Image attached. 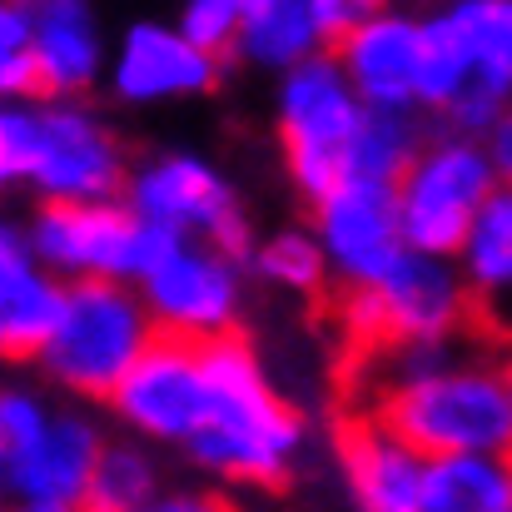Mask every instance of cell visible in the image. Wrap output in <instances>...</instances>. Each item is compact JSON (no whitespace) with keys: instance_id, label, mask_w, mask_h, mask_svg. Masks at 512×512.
I'll list each match as a JSON object with an SVG mask.
<instances>
[{"instance_id":"obj_1","label":"cell","mask_w":512,"mask_h":512,"mask_svg":"<svg viewBox=\"0 0 512 512\" xmlns=\"http://www.w3.org/2000/svg\"><path fill=\"white\" fill-rule=\"evenodd\" d=\"M209 398L199 428L179 448L204 478L234 488H279L309 448V418L279 393L259 348L244 334L204 343Z\"/></svg>"},{"instance_id":"obj_2","label":"cell","mask_w":512,"mask_h":512,"mask_svg":"<svg viewBox=\"0 0 512 512\" xmlns=\"http://www.w3.org/2000/svg\"><path fill=\"white\" fill-rule=\"evenodd\" d=\"M383 383L373 413L398 428L418 453H512V393L503 363L453 343L378 348Z\"/></svg>"},{"instance_id":"obj_3","label":"cell","mask_w":512,"mask_h":512,"mask_svg":"<svg viewBox=\"0 0 512 512\" xmlns=\"http://www.w3.org/2000/svg\"><path fill=\"white\" fill-rule=\"evenodd\" d=\"M130 150L90 100L25 95L0 105V184L30 204L115 199L130 184Z\"/></svg>"},{"instance_id":"obj_4","label":"cell","mask_w":512,"mask_h":512,"mask_svg":"<svg viewBox=\"0 0 512 512\" xmlns=\"http://www.w3.org/2000/svg\"><path fill=\"white\" fill-rule=\"evenodd\" d=\"M100 418L40 378H10L0 388V488L10 503H80L105 453Z\"/></svg>"},{"instance_id":"obj_5","label":"cell","mask_w":512,"mask_h":512,"mask_svg":"<svg viewBox=\"0 0 512 512\" xmlns=\"http://www.w3.org/2000/svg\"><path fill=\"white\" fill-rule=\"evenodd\" d=\"M155 339H160V324H155L140 284L80 279L65 289L60 324H55L50 343L40 348L35 373L65 398L105 403Z\"/></svg>"},{"instance_id":"obj_6","label":"cell","mask_w":512,"mask_h":512,"mask_svg":"<svg viewBox=\"0 0 512 512\" xmlns=\"http://www.w3.org/2000/svg\"><path fill=\"white\" fill-rule=\"evenodd\" d=\"M512 105V0H443L428 10V115L488 135Z\"/></svg>"},{"instance_id":"obj_7","label":"cell","mask_w":512,"mask_h":512,"mask_svg":"<svg viewBox=\"0 0 512 512\" xmlns=\"http://www.w3.org/2000/svg\"><path fill=\"white\" fill-rule=\"evenodd\" d=\"M363 120L368 100L353 90L334 50L274 75V145L289 184L309 204L353 174Z\"/></svg>"},{"instance_id":"obj_8","label":"cell","mask_w":512,"mask_h":512,"mask_svg":"<svg viewBox=\"0 0 512 512\" xmlns=\"http://www.w3.org/2000/svg\"><path fill=\"white\" fill-rule=\"evenodd\" d=\"M503 184L508 179H503V170H498V160H493V150H488L483 135H463V130L428 135L423 150L413 155V165L393 184L408 249L458 259L473 219L483 214V204Z\"/></svg>"},{"instance_id":"obj_9","label":"cell","mask_w":512,"mask_h":512,"mask_svg":"<svg viewBox=\"0 0 512 512\" xmlns=\"http://www.w3.org/2000/svg\"><path fill=\"white\" fill-rule=\"evenodd\" d=\"M30 249L65 284L80 279H120L140 284L155 254L165 249V229H155L125 194L115 199H70V204H30L25 214Z\"/></svg>"},{"instance_id":"obj_10","label":"cell","mask_w":512,"mask_h":512,"mask_svg":"<svg viewBox=\"0 0 512 512\" xmlns=\"http://www.w3.org/2000/svg\"><path fill=\"white\" fill-rule=\"evenodd\" d=\"M125 199L170 239H209L234 254H249L254 244V224L239 199V184L204 150L174 145V150L140 155L125 184Z\"/></svg>"},{"instance_id":"obj_11","label":"cell","mask_w":512,"mask_h":512,"mask_svg":"<svg viewBox=\"0 0 512 512\" xmlns=\"http://www.w3.org/2000/svg\"><path fill=\"white\" fill-rule=\"evenodd\" d=\"M249 259L209 239H165L155 264L140 279V294L160 334L209 343L239 334L249 304Z\"/></svg>"},{"instance_id":"obj_12","label":"cell","mask_w":512,"mask_h":512,"mask_svg":"<svg viewBox=\"0 0 512 512\" xmlns=\"http://www.w3.org/2000/svg\"><path fill=\"white\" fill-rule=\"evenodd\" d=\"M224 75V55L194 40L179 20L140 15L115 30L105 95L125 110H160L204 100Z\"/></svg>"},{"instance_id":"obj_13","label":"cell","mask_w":512,"mask_h":512,"mask_svg":"<svg viewBox=\"0 0 512 512\" xmlns=\"http://www.w3.org/2000/svg\"><path fill=\"white\" fill-rule=\"evenodd\" d=\"M204 398H209L204 343L160 334L140 353V363L120 378V388L105 398V408L125 433L155 448H184L189 433L199 428Z\"/></svg>"},{"instance_id":"obj_14","label":"cell","mask_w":512,"mask_h":512,"mask_svg":"<svg viewBox=\"0 0 512 512\" xmlns=\"http://www.w3.org/2000/svg\"><path fill=\"white\" fill-rule=\"evenodd\" d=\"M334 55L368 110H428V15L383 0L343 30Z\"/></svg>"},{"instance_id":"obj_15","label":"cell","mask_w":512,"mask_h":512,"mask_svg":"<svg viewBox=\"0 0 512 512\" xmlns=\"http://www.w3.org/2000/svg\"><path fill=\"white\" fill-rule=\"evenodd\" d=\"M324 254H329V274L343 289H373L388 279V269L408 254V234L398 219V194L393 184L378 179H343L329 194L314 199L309 214Z\"/></svg>"},{"instance_id":"obj_16","label":"cell","mask_w":512,"mask_h":512,"mask_svg":"<svg viewBox=\"0 0 512 512\" xmlns=\"http://www.w3.org/2000/svg\"><path fill=\"white\" fill-rule=\"evenodd\" d=\"M378 299V348H423V343H453L473 314V289L463 279V264L448 254L408 249L383 284H373Z\"/></svg>"},{"instance_id":"obj_17","label":"cell","mask_w":512,"mask_h":512,"mask_svg":"<svg viewBox=\"0 0 512 512\" xmlns=\"http://www.w3.org/2000/svg\"><path fill=\"white\" fill-rule=\"evenodd\" d=\"M378 5L383 0H244L234 60L249 70H264V75H284V70L334 50L343 30Z\"/></svg>"},{"instance_id":"obj_18","label":"cell","mask_w":512,"mask_h":512,"mask_svg":"<svg viewBox=\"0 0 512 512\" xmlns=\"http://www.w3.org/2000/svg\"><path fill=\"white\" fill-rule=\"evenodd\" d=\"M334 458H339V478L353 512H423L433 458L418 453L378 413L343 423L334 438Z\"/></svg>"},{"instance_id":"obj_19","label":"cell","mask_w":512,"mask_h":512,"mask_svg":"<svg viewBox=\"0 0 512 512\" xmlns=\"http://www.w3.org/2000/svg\"><path fill=\"white\" fill-rule=\"evenodd\" d=\"M35 25V95L60 100H90L105 90L110 75V45L115 35L100 20L95 0H25Z\"/></svg>"},{"instance_id":"obj_20","label":"cell","mask_w":512,"mask_h":512,"mask_svg":"<svg viewBox=\"0 0 512 512\" xmlns=\"http://www.w3.org/2000/svg\"><path fill=\"white\" fill-rule=\"evenodd\" d=\"M65 289L70 284L30 249L25 219H5L0 224V353L10 363L40 358V348L60 324Z\"/></svg>"},{"instance_id":"obj_21","label":"cell","mask_w":512,"mask_h":512,"mask_svg":"<svg viewBox=\"0 0 512 512\" xmlns=\"http://www.w3.org/2000/svg\"><path fill=\"white\" fill-rule=\"evenodd\" d=\"M423 512H512V453L433 458Z\"/></svg>"},{"instance_id":"obj_22","label":"cell","mask_w":512,"mask_h":512,"mask_svg":"<svg viewBox=\"0 0 512 512\" xmlns=\"http://www.w3.org/2000/svg\"><path fill=\"white\" fill-rule=\"evenodd\" d=\"M165 493V478H160V458H155V443L125 433V438H110L90 483H85V512H145L155 498Z\"/></svg>"},{"instance_id":"obj_23","label":"cell","mask_w":512,"mask_h":512,"mask_svg":"<svg viewBox=\"0 0 512 512\" xmlns=\"http://www.w3.org/2000/svg\"><path fill=\"white\" fill-rule=\"evenodd\" d=\"M244 259H249V274L259 284H269L279 294H299V299L319 294L334 279L329 274V254H324L314 224H279L269 234H254Z\"/></svg>"},{"instance_id":"obj_24","label":"cell","mask_w":512,"mask_h":512,"mask_svg":"<svg viewBox=\"0 0 512 512\" xmlns=\"http://www.w3.org/2000/svg\"><path fill=\"white\" fill-rule=\"evenodd\" d=\"M458 264L478 299H488V304L512 299V184H503L483 204V214L473 219V229L458 249Z\"/></svg>"},{"instance_id":"obj_25","label":"cell","mask_w":512,"mask_h":512,"mask_svg":"<svg viewBox=\"0 0 512 512\" xmlns=\"http://www.w3.org/2000/svg\"><path fill=\"white\" fill-rule=\"evenodd\" d=\"M423 125L418 115H403V110H368L363 120V135H358V150H353V174L358 179H378V184H398L403 170L413 165V155L423 150ZM348 174V179H353Z\"/></svg>"},{"instance_id":"obj_26","label":"cell","mask_w":512,"mask_h":512,"mask_svg":"<svg viewBox=\"0 0 512 512\" xmlns=\"http://www.w3.org/2000/svg\"><path fill=\"white\" fill-rule=\"evenodd\" d=\"M35 25L25 0H0V95L25 100L35 95Z\"/></svg>"},{"instance_id":"obj_27","label":"cell","mask_w":512,"mask_h":512,"mask_svg":"<svg viewBox=\"0 0 512 512\" xmlns=\"http://www.w3.org/2000/svg\"><path fill=\"white\" fill-rule=\"evenodd\" d=\"M174 20L194 40H204L209 50L234 55V40H239V25H244V0H179Z\"/></svg>"},{"instance_id":"obj_28","label":"cell","mask_w":512,"mask_h":512,"mask_svg":"<svg viewBox=\"0 0 512 512\" xmlns=\"http://www.w3.org/2000/svg\"><path fill=\"white\" fill-rule=\"evenodd\" d=\"M145 512H239V503L219 488H199V483H179L165 488Z\"/></svg>"},{"instance_id":"obj_29","label":"cell","mask_w":512,"mask_h":512,"mask_svg":"<svg viewBox=\"0 0 512 512\" xmlns=\"http://www.w3.org/2000/svg\"><path fill=\"white\" fill-rule=\"evenodd\" d=\"M488 140V150H493V160H498V170H503V179L512 184V105L498 115V125L483 135Z\"/></svg>"},{"instance_id":"obj_30","label":"cell","mask_w":512,"mask_h":512,"mask_svg":"<svg viewBox=\"0 0 512 512\" xmlns=\"http://www.w3.org/2000/svg\"><path fill=\"white\" fill-rule=\"evenodd\" d=\"M5 512H85L80 503H10Z\"/></svg>"},{"instance_id":"obj_31","label":"cell","mask_w":512,"mask_h":512,"mask_svg":"<svg viewBox=\"0 0 512 512\" xmlns=\"http://www.w3.org/2000/svg\"><path fill=\"white\" fill-rule=\"evenodd\" d=\"M503 378H508V393H512V358L503 363Z\"/></svg>"}]
</instances>
